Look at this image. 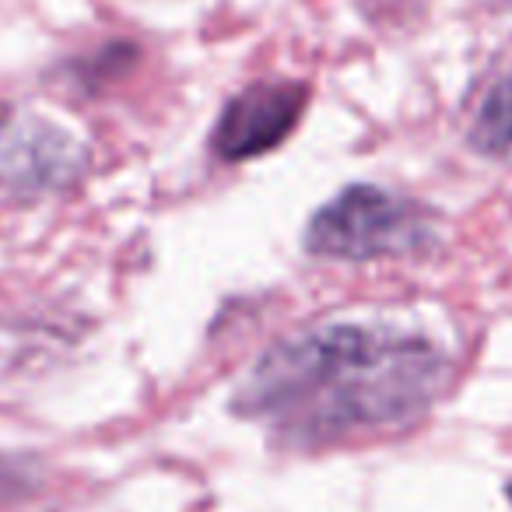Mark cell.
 I'll return each instance as SVG.
<instances>
[{"label":"cell","mask_w":512,"mask_h":512,"mask_svg":"<svg viewBox=\"0 0 512 512\" xmlns=\"http://www.w3.org/2000/svg\"><path fill=\"white\" fill-rule=\"evenodd\" d=\"M449 383L435 341L379 323L299 330L239 386L235 411L295 449L397 432L425 418Z\"/></svg>","instance_id":"cell-1"},{"label":"cell","mask_w":512,"mask_h":512,"mask_svg":"<svg viewBox=\"0 0 512 512\" xmlns=\"http://www.w3.org/2000/svg\"><path fill=\"white\" fill-rule=\"evenodd\" d=\"M432 239V221L414 200L383 186H348L313 214L306 228V249L327 260H386L418 253Z\"/></svg>","instance_id":"cell-2"},{"label":"cell","mask_w":512,"mask_h":512,"mask_svg":"<svg viewBox=\"0 0 512 512\" xmlns=\"http://www.w3.org/2000/svg\"><path fill=\"white\" fill-rule=\"evenodd\" d=\"M85 169V148L60 123L29 109H0V190L53 193Z\"/></svg>","instance_id":"cell-3"},{"label":"cell","mask_w":512,"mask_h":512,"mask_svg":"<svg viewBox=\"0 0 512 512\" xmlns=\"http://www.w3.org/2000/svg\"><path fill=\"white\" fill-rule=\"evenodd\" d=\"M309 88L299 81H260L239 92L214 123V155L225 162H249L288 141L302 120Z\"/></svg>","instance_id":"cell-4"},{"label":"cell","mask_w":512,"mask_h":512,"mask_svg":"<svg viewBox=\"0 0 512 512\" xmlns=\"http://www.w3.org/2000/svg\"><path fill=\"white\" fill-rule=\"evenodd\" d=\"M470 141L484 155L512 158V71L502 74L481 99L470 123Z\"/></svg>","instance_id":"cell-5"}]
</instances>
